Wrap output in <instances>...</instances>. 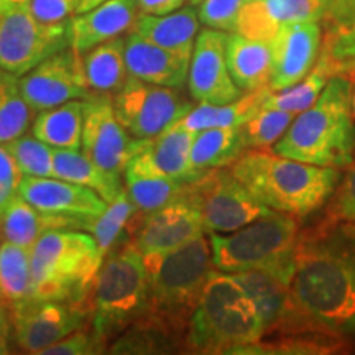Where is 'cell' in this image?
<instances>
[{"label":"cell","instance_id":"42","mask_svg":"<svg viewBox=\"0 0 355 355\" xmlns=\"http://www.w3.org/2000/svg\"><path fill=\"white\" fill-rule=\"evenodd\" d=\"M347 168L349 170L337 189L326 217V220L336 222V224L355 222V152L352 163Z\"/></svg>","mask_w":355,"mask_h":355},{"label":"cell","instance_id":"54","mask_svg":"<svg viewBox=\"0 0 355 355\" xmlns=\"http://www.w3.org/2000/svg\"><path fill=\"white\" fill-rule=\"evenodd\" d=\"M321 2L324 3V6H326L327 8H329V6L332 3V0H321Z\"/></svg>","mask_w":355,"mask_h":355},{"label":"cell","instance_id":"22","mask_svg":"<svg viewBox=\"0 0 355 355\" xmlns=\"http://www.w3.org/2000/svg\"><path fill=\"white\" fill-rule=\"evenodd\" d=\"M125 63L130 76L157 86L180 89L188 81L189 61L133 32L125 37Z\"/></svg>","mask_w":355,"mask_h":355},{"label":"cell","instance_id":"11","mask_svg":"<svg viewBox=\"0 0 355 355\" xmlns=\"http://www.w3.org/2000/svg\"><path fill=\"white\" fill-rule=\"evenodd\" d=\"M112 104L125 130L139 140L155 139L193 109L176 87L157 86L133 76L112 96Z\"/></svg>","mask_w":355,"mask_h":355},{"label":"cell","instance_id":"43","mask_svg":"<svg viewBox=\"0 0 355 355\" xmlns=\"http://www.w3.org/2000/svg\"><path fill=\"white\" fill-rule=\"evenodd\" d=\"M28 10L46 24H61L76 15L79 0H28Z\"/></svg>","mask_w":355,"mask_h":355},{"label":"cell","instance_id":"18","mask_svg":"<svg viewBox=\"0 0 355 355\" xmlns=\"http://www.w3.org/2000/svg\"><path fill=\"white\" fill-rule=\"evenodd\" d=\"M17 194L46 214L91 222L107 207V202L92 189L61 178L25 176Z\"/></svg>","mask_w":355,"mask_h":355},{"label":"cell","instance_id":"25","mask_svg":"<svg viewBox=\"0 0 355 355\" xmlns=\"http://www.w3.org/2000/svg\"><path fill=\"white\" fill-rule=\"evenodd\" d=\"M225 61L232 81L242 92L270 86L272 51L268 42L247 38L241 33L227 35Z\"/></svg>","mask_w":355,"mask_h":355},{"label":"cell","instance_id":"46","mask_svg":"<svg viewBox=\"0 0 355 355\" xmlns=\"http://www.w3.org/2000/svg\"><path fill=\"white\" fill-rule=\"evenodd\" d=\"M355 10V0H332V3L327 8L324 15V24H337L347 19Z\"/></svg>","mask_w":355,"mask_h":355},{"label":"cell","instance_id":"12","mask_svg":"<svg viewBox=\"0 0 355 355\" xmlns=\"http://www.w3.org/2000/svg\"><path fill=\"white\" fill-rule=\"evenodd\" d=\"M10 318L17 345L28 354H40L71 332L87 326L91 308L68 301L26 300L13 306Z\"/></svg>","mask_w":355,"mask_h":355},{"label":"cell","instance_id":"45","mask_svg":"<svg viewBox=\"0 0 355 355\" xmlns=\"http://www.w3.org/2000/svg\"><path fill=\"white\" fill-rule=\"evenodd\" d=\"M188 0H137L140 13L146 15H166L183 7Z\"/></svg>","mask_w":355,"mask_h":355},{"label":"cell","instance_id":"21","mask_svg":"<svg viewBox=\"0 0 355 355\" xmlns=\"http://www.w3.org/2000/svg\"><path fill=\"white\" fill-rule=\"evenodd\" d=\"M137 0H107L91 10L76 13L68 24L69 46L79 55L133 28L139 17Z\"/></svg>","mask_w":355,"mask_h":355},{"label":"cell","instance_id":"30","mask_svg":"<svg viewBox=\"0 0 355 355\" xmlns=\"http://www.w3.org/2000/svg\"><path fill=\"white\" fill-rule=\"evenodd\" d=\"M248 293L265 324V334L275 332L286 306L290 278L268 270L230 273Z\"/></svg>","mask_w":355,"mask_h":355},{"label":"cell","instance_id":"38","mask_svg":"<svg viewBox=\"0 0 355 355\" xmlns=\"http://www.w3.org/2000/svg\"><path fill=\"white\" fill-rule=\"evenodd\" d=\"M295 115L278 109H260L241 125L247 150H266L273 146L295 121Z\"/></svg>","mask_w":355,"mask_h":355},{"label":"cell","instance_id":"5","mask_svg":"<svg viewBox=\"0 0 355 355\" xmlns=\"http://www.w3.org/2000/svg\"><path fill=\"white\" fill-rule=\"evenodd\" d=\"M263 336L265 324L254 300L232 275L214 270L189 319L184 347L198 354H234Z\"/></svg>","mask_w":355,"mask_h":355},{"label":"cell","instance_id":"48","mask_svg":"<svg viewBox=\"0 0 355 355\" xmlns=\"http://www.w3.org/2000/svg\"><path fill=\"white\" fill-rule=\"evenodd\" d=\"M17 193H10V191H6L0 188V217L3 216V212H6L8 202H10V199L15 196Z\"/></svg>","mask_w":355,"mask_h":355},{"label":"cell","instance_id":"7","mask_svg":"<svg viewBox=\"0 0 355 355\" xmlns=\"http://www.w3.org/2000/svg\"><path fill=\"white\" fill-rule=\"evenodd\" d=\"M148 303V277L144 257L132 242L114 248L102 261L91 290V326L107 347L144 316Z\"/></svg>","mask_w":355,"mask_h":355},{"label":"cell","instance_id":"34","mask_svg":"<svg viewBox=\"0 0 355 355\" xmlns=\"http://www.w3.org/2000/svg\"><path fill=\"white\" fill-rule=\"evenodd\" d=\"M32 296L30 248L2 241L0 243V303L8 309Z\"/></svg>","mask_w":355,"mask_h":355},{"label":"cell","instance_id":"52","mask_svg":"<svg viewBox=\"0 0 355 355\" xmlns=\"http://www.w3.org/2000/svg\"><path fill=\"white\" fill-rule=\"evenodd\" d=\"M354 83V91H352V112H354V119H355V76L350 79Z\"/></svg>","mask_w":355,"mask_h":355},{"label":"cell","instance_id":"29","mask_svg":"<svg viewBox=\"0 0 355 355\" xmlns=\"http://www.w3.org/2000/svg\"><path fill=\"white\" fill-rule=\"evenodd\" d=\"M84 99L68 101L40 110L32 122V133L53 148L81 150Z\"/></svg>","mask_w":355,"mask_h":355},{"label":"cell","instance_id":"51","mask_svg":"<svg viewBox=\"0 0 355 355\" xmlns=\"http://www.w3.org/2000/svg\"><path fill=\"white\" fill-rule=\"evenodd\" d=\"M343 227L347 230L349 234L355 235V222H349V224H343Z\"/></svg>","mask_w":355,"mask_h":355},{"label":"cell","instance_id":"14","mask_svg":"<svg viewBox=\"0 0 355 355\" xmlns=\"http://www.w3.org/2000/svg\"><path fill=\"white\" fill-rule=\"evenodd\" d=\"M132 140L114 110L112 97L92 96L84 101L81 152L105 171L122 176L128 159L135 153Z\"/></svg>","mask_w":355,"mask_h":355},{"label":"cell","instance_id":"19","mask_svg":"<svg viewBox=\"0 0 355 355\" xmlns=\"http://www.w3.org/2000/svg\"><path fill=\"white\" fill-rule=\"evenodd\" d=\"M327 7L321 0H247L237 20L243 37L270 42L279 28L295 21H321Z\"/></svg>","mask_w":355,"mask_h":355},{"label":"cell","instance_id":"55","mask_svg":"<svg viewBox=\"0 0 355 355\" xmlns=\"http://www.w3.org/2000/svg\"><path fill=\"white\" fill-rule=\"evenodd\" d=\"M0 12H2V0H0Z\"/></svg>","mask_w":355,"mask_h":355},{"label":"cell","instance_id":"53","mask_svg":"<svg viewBox=\"0 0 355 355\" xmlns=\"http://www.w3.org/2000/svg\"><path fill=\"white\" fill-rule=\"evenodd\" d=\"M188 2H189L193 7H196V6H199V3L202 2V0H188Z\"/></svg>","mask_w":355,"mask_h":355},{"label":"cell","instance_id":"26","mask_svg":"<svg viewBox=\"0 0 355 355\" xmlns=\"http://www.w3.org/2000/svg\"><path fill=\"white\" fill-rule=\"evenodd\" d=\"M84 74L94 96H115L130 78L125 63V38L117 37L83 55Z\"/></svg>","mask_w":355,"mask_h":355},{"label":"cell","instance_id":"20","mask_svg":"<svg viewBox=\"0 0 355 355\" xmlns=\"http://www.w3.org/2000/svg\"><path fill=\"white\" fill-rule=\"evenodd\" d=\"M123 176V188L141 217L162 209L183 194V181L165 175L153 165L146 152V140L137 139V148L128 159Z\"/></svg>","mask_w":355,"mask_h":355},{"label":"cell","instance_id":"47","mask_svg":"<svg viewBox=\"0 0 355 355\" xmlns=\"http://www.w3.org/2000/svg\"><path fill=\"white\" fill-rule=\"evenodd\" d=\"M12 336V318L10 309L0 303V355L8 354V340Z\"/></svg>","mask_w":355,"mask_h":355},{"label":"cell","instance_id":"15","mask_svg":"<svg viewBox=\"0 0 355 355\" xmlns=\"http://www.w3.org/2000/svg\"><path fill=\"white\" fill-rule=\"evenodd\" d=\"M227 35L204 28L198 33L188 69L189 94L201 104H229L243 92L235 86L225 61Z\"/></svg>","mask_w":355,"mask_h":355},{"label":"cell","instance_id":"3","mask_svg":"<svg viewBox=\"0 0 355 355\" xmlns=\"http://www.w3.org/2000/svg\"><path fill=\"white\" fill-rule=\"evenodd\" d=\"M273 152L311 165L347 168L355 152L352 81L332 76L316 102L295 117Z\"/></svg>","mask_w":355,"mask_h":355},{"label":"cell","instance_id":"31","mask_svg":"<svg viewBox=\"0 0 355 355\" xmlns=\"http://www.w3.org/2000/svg\"><path fill=\"white\" fill-rule=\"evenodd\" d=\"M245 150L242 127L204 128L194 133L191 165L198 171L229 168Z\"/></svg>","mask_w":355,"mask_h":355},{"label":"cell","instance_id":"41","mask_svg":"<svg viewBox=\"0 0 355 355\" xmlns=\"http://www.w3.org/2000/svg\"><path fill=\"white\" fill-rule=\"evenodd\" d=\"M105 345L92 331L91 322L81 329L71 332L64 339L58 340L56 344L50 345L40 352V355H89V354H102Z\"/></svg>","mask_w":355,"mask_h":355},{"label":"cell","instance_id":"50","mask_svg":"<svg viewBox=\"0 0 355 355\" xmlns=\"http://www.w3.org/2000/svg\"><path fill=\"white\" fill-rule=\"evenodd\" d=\"M28 0H2V7L3 6H21V3H26Z\"/></svg>","mask_w":355,"mask_h":355},{"label":"cell","instance_id":"2","mask_svg":"<svg viewBox=\"0 0 355 355\" xmlns=\"http://www.w3.org/2000/svg\"><path fill=\"white\" fill-rule=\"evenodd\" d=\"M229 168L265 207L295 217L319 209L340 180L337 168L298 162L273 150H245Z\"/></svg>","mask_w":355,"mask_h":355},{"label":"cell","instance_id":"36","mask_svg":"<svg viewBox=\"0 0 355 355\" xmlns=\"http://www.w3.org/2000/svg\"><path fill=\"white\" fill-rule=\"evenodd\" d=\"M319 58L327 64L331 76H355V10L337 24H326Z\"/></svg>","mask_w":355,"mask_h":355},{"label":"cell","instance_id":"4","mask_svg":"<svg viewBox=\"0 0 355 355\" xmlns=\"http://www.w3.org/2000/svg\"><path fill=\"white\" fill-rule=\"evenodd\" d=\"M148 277V303L140 319L166 331L184 344L189 319L214 272L206 235L159 255H141Z\"/></svg>","mask_w":355,"mask_h":355},{"label":"cell","instance_id":"17","mask_svg":"<svg viewBox=\"0 0 355 355\" xmlns=\"http://www.w3.org/2000/svg\"><path fill=\"white\" fill-rule=\"evenodd\" d=\"M206 235L196 207L180 196L162 209L145 216L132 237L141 255H159L188 245Z\"/></svg>","mask_w":355,"mask_h":355},{"label":"cell","instance_id":"49","mask_svg":"<svg viewBox=\"0 0 355 355\" xmlns=\"http://www.w3.org/2000/svg\"><path fill=\"white\" fill-rule=\"evenodd\" d=\"M104 2H107V0H79V7H78L76 13H84V12L91 10V8L101 6V3H104Z\"/></svg>","mask_w":355,"mask_h":355},{"label":"cell","instance_id":"9","mask_svg":"<svg viewBox=\"0 0 355 355\" xmlns=\"http://www.w3.org/2000/svg\"><path fill=\"white\" fill-rule=\"evenodd\" d=\"M181 196L196 207L206 234L234 232L272 212L248 193L230 168L202 171L184 184Z\"/></svg>","mask_w":355,"mask_h":355},{"label":"cell","instance_id":"33","mask_svg":"<svg viewBox=\"0 0 355 355\" xmlns=\"http://www.w3.org/2000/svg\"><path fill=\"white\" fill-rule=\"evenodd\" d=\"M141 220L144 217L137 212L135 204L132 202L123 188L122 193L112 202H109L105 211L99 217L92 219L87 227L89 234L94 237L97 247H99L102 261L114 248H117L123 235H127L128 239L135 235Z\"/></svg>","mask_w":355,"mask_h":355},{"label":"cell","instance_id":"44","mask_svg":"<svg viewBox=\"0 0 355 355\" xmlns=\"http://www.w3.org/2000/svg\"><path fill=\"white\" fill-rule=\"evenodd\" d=\"M24 178L25 175L17 165L15 158L8 152L6 144L0 141V188L17 193Z\"/></svg>","mask_w":355,"mask_h":355},{"label":"cell","instance_id":"35","mask_svg":"<svg viewBox=\"0 0 355 355\" xmlns=\"http://www.w3.org/2000/svg\"><path fill=\"white\" fill-rule=\"evenodd\" d=\"M35 110L26 102L20 78L0 66V141L6 144L32 127Z\"/></svg>","mask_w":355,"mask_h":355},{"label":"cell","instance_id":"32","mask_svg":"<svg viewBox=\"0 0 355 355\" xmlns=\"http://www.w3.org/2000/svg\"><path fill=\"white\" fill-rule=\"evenodd\" d=\"M272 92L270 86L252 92H243L237 101L229 104H201L193 107L181 119V123L194 133L211 127H241L252 115L259 112L265 97Z\"/></svg>","mask_w":355,"mask_h":355},{"label":"cell","instance_id":"40","mask_svg":"<svg viewBox=\"0 0 355 355\" xmlns=\"http://www.w3.org/2000/svg\"><path fill=\"white\" fill-rule=\"evenodd\" d=\"M247 0H202L199 3V21L207 28L235 33L237 20Z\"/></svg>","mask_w":355,"mask_h":355},{"label":"cell","instance_id":"24","mask_svg":"<svg viewBox=\"0 0 355 355\" xmlns=\"http://www.w3.org/2000/svg\"><path fill=\"white\" fill-rule=\"evenodd\" d=\"M91 222L69 219L38 211L24 198L15 194L8 202L6 212L0 217V239L15 245L32 248L43 234L55 229L87 230Z\"/></svg>","mask_w":355,"mask_h":355},{"label":"cell","instance_id":"56","mask_svg":"<svg viewBox=\"0 0 355 355\" xmlns=\"http://www.w3.org/2000/svg\"><path fill=\"white\" fill-rule=\"evenodd\" d=\"M0 243H2V242H0Z\"/></svg>","mask_w":355,"mask_h":355},{"label":"cell","instance_id":"28","mask_svg":"<svg viewBox=\"0 0 355 355\" xmlns=\"http://www.w3.org/2000/svg\"><path fill=\"white\" fill-rule=\"evenodd\" d=\"M193 140L194 132L178 121L158 137L146 140V152L159 171L183 183H189L202 173L191 165Z\"/></svg>","mask_w":355,"mask_h":355},{"label":"cell","instance_id":"10","mask_svg":"<svg viewBox=\"0 0 355 355\" xmlns=\"http://www.w3.org/2000/svg\"><path fill=\"white\" fill-rule=\"evenodd\" d=\"M69 46L68 24H46L26 3L0 12V66L21 78L35 66Z\"/></svg>","mask_w":355,"mask_h":355},{"label":"cell","instance_id":"13","mask_svg":"<svg viewBox=\"0 0 355 355\" xmlns=\"http://www.w3.org/2000/svg\"><path fill=\"white\" fill-rule=\"evenodd\" d=\"M20 87L35 114L68 101H86L94 96L84 74L83 55L71 46L55 53L24 74Z\"/></svg>","mask_w":355,"mask_h":355},{"label":"cell","instance_id":"37","mask_svg":"<svg viewBox=\"0 0 355 355\" xmlns=\"http://www.w3.org/2000/svg\"><path fill=\"white\" fill-rule=\"evenodd\" d=\"M331 71L321 58H318L314 68L306 76L296 83L295 86L283 89V91H272L265 97L261 109H278L285 112L300 114L316 102L324 86L329 81Z\"/></svg>","mask_w":355,"mask_h":355},{"label":"cell","instance_id":"8","mask_svg":"<svg viewBox=\"0 0 355 355\" xmlns=\"http://www.w3.org/2000/svg\"><path fill=\"white\" fill-rule=\"evenodd\" d=\"M298 235L295 216L272 211L234 232L209 234L212 263L224 273L268 270L291 278Z\"/></svg>","mask_w":355,"mask_h":355},{"label":"cell","instance_id":"6","mask_svg":"<svg viewBox=\"0 0 355 355\" xmlns=\"http://www.w3.org/2000/svg\"><path fill=\"white\" fill-rule=\"evenodd\" d=\"M30 300L89 304L102 265L99 247L91 234L78 229H55L30 248Z\"/></svg>","mask_w":355,"mask_h":355},{"label":"cell","instance_id":"1","mask_svg":"<svg viewBox=\"0 0 355 355\" xmlns=\"http://www.w3.org/2000/svg\"><path fill=\"white\" fill-rule=\"evenodd\" d=\"M277 331L334 337L355 332V235L343 224L324 219L318 227L300 232Z\"/></svg>","mask_w":355,"mask_h":355},{"label":"cell","instance_id":"16","mask_svg":"<svg viewBox=\"0 0 355 355\" xmlns=\"http://www.w3.org/2000/svg\"><path fill=\"white\" fill-rule=\"evenodd\" d=\"M272 74L270 89L283 91L300 83L316 64L322 44L319 21L286 24L270 40Z\"/></svg>","mask_w":355,"mask_h":355},{"label":"cell","instance_id":"23","mask_svg":"<svg viewBox=\"0 0 355 355\" xmlns=\"http://www.w3.org/2000/svg\"><path fill=\"white\" fill-rule=\"evenodd\" d=\"M199 17L196 8L181 7L166 15H146L139 13L132 32L148 40L165 50L191 61L194 43L199 33Z\"/></svg>","mask_w":355,"mask_h":355},{"label":"cell","instance_id":"27","mask_svg":"<svg viewBox=\"0 0 355 355\" xmlns=\"http://www.w3.org/2000/svg\"><path fill=\"white\" fill-rule=\"evenodd\" d=\"M53 159H55V165H53L55 178L92 189L107 204L112 202L123 191L122 176L105 171L104 168L96 165L81 150L55 148Z\"/></svg>","mask_w":355,"mask_h":355},{"label":"cell","instance_id":"39","mask_svg":"<svg viewBox=\"0 0 355 355\" xmlns=\"http://www.w3.org/2000/svg\"><path fill=\"white\" fill-rule=\"evenodd\" d=\"M6 146L12 157L15 158L17 165L25 176L35 178H51L55 176V159H53V146L38 140L33 135L17 137L10 141H6Z\"/></svg>","mask_w":355,"mask_h":355}]
</instances>
